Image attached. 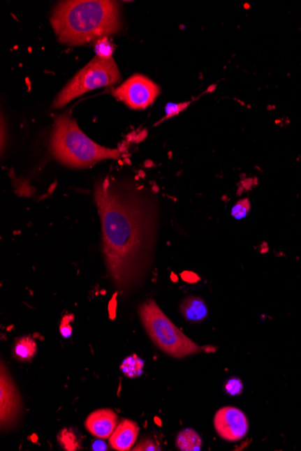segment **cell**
<instances>
[{
	"label": "cell",
	"mask_w": 301,
	"mask_h": 451,
	"mask_svg": "<svg viewBox=\"0 0 301 451\" xmlns=\"http://www.w3.org/2000/svg\"><path fill=\"white\" fill-rule=\"evenodd\" d=\"M102 229V253L115 287L129 293L140 285L153 263L158 231L157 207L147 195L110 182L94 186Z\"/></svg>",
	"instance_id": "1"
},
{
	"label": "cell",
	"mask_w": 301,
	"mask_h": 451,
	"mask_svg": "<svg viewBox=\"0 0 301 451\" xmlns=\"http://www.w3.org/2000/svg\"><path fill=\"white\" fill-rule=\"evenodd\" d=\"M50 21L61 43L88 45L119 32V4L110 0L61 2L52 11Z\"/></svg>",
	"instance_id": "2"
},
{
	"label": "cell",
	"mask_w": 301,
	"mask_h": 451,
	"mask_svg": "<svg viewBox=\"0 0 301 451\" xmlns=\"http://www.w3.org/2000/svg\"><path fill=\"white\" fill-rule=\"evenodd\" d=\"M50 149L58 161L73 169H82L104 160H117L121 156L117 149L105 148L89 139L69 114H61L55 119Z\"/></svg>",
	"instance_id": "3"
},
{
	"label": "cell",
	"mask_w": 301,
	"mask_h": 451,
	"mask_svg": "<svg viewBox=\"0 0 301 451\" xmlns=\"http://www.w3.org/2000/svg\"><path fill=\"white\" fill-rule=\"evenodd\" d=\"M139 316L149 337L161 350L169 356L182 359L210 351L213 347H203L191 340L161 310L154 300H148L138 308Z\"/></svg>",
	"instance_id": "4"
},
{
	"label": "cell",
	"mask_w": 301,
	"mask_h": 451,
	"mask_svg": "<svg viewBox=\"0 0 301 451\" xmlns=\"http://www.w3.org/2000/svg\"><path fill=\"white\" fill-rule=\"evenodd\" d=\"M120 80L121 74L114 58L97 55L61 89L52 103V108H63L91 90L115 85Z\"/></svg>",
	"instance_id": "5"
},
{
	"label": "cell",
	"mask_w": 301,
	"mask_h": 451,
	"mask_svg": "<svg viewBox=\"0 0 301 451\" xmlns=\"http://www.w3.org/2000/svg\"><path fill=\"white\" fill-rule=\"evenodd\" d=\"M160 91V87L153 80L135 74L115 89L113 96L131 110H144L153 104Z\"/></svg>",
	"instance_id": "6"
},
{
	"label": "cell",
	"mask_w": 301,
	"mask_h": 451,
	"mask_svg": "<svg viewBox=\"0 0 301 451\" xmlns=\"http://www.w3.org/2000/svg\"><path fill=\"white\" fill-rule=\"evenodd\" d=\"M214 427L223 440L237 443L247 436L249 422L243 411L235 406H225L214 416Z\"/></svg>",
	"instance_id": "7"
},
{
	"label": "cell",
	"mask_w": 301,
	"mask_h": 451,
	"mask_svg": "<svg viewBox=\"0 0 301 451\" xmlns=\"http://www.w3.org/2000/svg\"><path fill=\"white\" fill-rule=\"evenodd\" d=\"M22 410L21 397L4 364L0 374V424L8 429L17 422Z\"/></svg>",
	"instance_id": "8"
},
{
	"label": "cell",
	"mask_w": 301,
	"mask_h": 451,
	"mask_svg": "<svg viewBox=\"0 0 301 451\" xmlns=\"http://www.w3.org/2000/svg\"><path fill=\"white\" fill-rule=\"evenodd\" d=\"M119 425V417L114 411L99 409L88 416L85 427L92 435L98 438H108Z\"/></svg>",
	"instance_id": "9"
},
{
	"label": "cell",
	"mask_w": 301,
	"mask_h": 451,
	"mask_svg": "<svg viewBox=\"0 0 301 451\" xmlns=\"http://www.w3.org/2000/svg\"><path fill=\"white\" fill-rule=\"evenodd\" d=\"M139 428L131 420H123L110 437L112 449L119 451L130 450L138 440Z\"/></svg>",
	"instance_id": "10"
},
{
	"label": "cell",
	"mask_w": 301,
	"mask_h": 451,
	"mask_svg": "<svg viewBox=\"0 0 301 451\" xmlns=\"http://www.w3.org/2000/svg\"><path fill=\"white\" fill-rule=\"evenodd\" d=\"M179 312L189 323H201L209 316L206 302L200 297H188L179 304Z\"/></svg>",
	"instance_id": "11"
},
{
	"label": "cell",
	"mask_w": 301,
	"mask_h": 451,
	"mask_svg": "<svg viewBox=\"0 0 301 451\" xmlns=\"http://www.w3.org/2000/svg\"><path fill=\"white\" fill-rule=\"evenodd\" d=\"M36 342L29 336H24L15 341L12 349L15 359L21 362H31L36 356Z\"/></svg>",
	"instance_id": "12"
},
{
	"label": "cell",
	"mask_w": 301,
	"mask_h": 451,
	"mask_svg": "<svg viewBox=\"0 0 301 451\" xmlns=\"http://www.w3.org/2000/svg\"><path fill=\"white\" fill-rule=\"evenodd\" d=\"M176 447L182 451H198L203 448V440L193 429L188 428L179 432Z\"/></svg>",
	"instance_id": "13"
},
{
	"label": "cell",
	"mask_w": 301,
	"mask_h": 451,
	"mask_svg": "<svg viewBox=\"0 0 301 451\" xmlns=\"http://www.w3.org/2000/svg\"><path fill=\"white\" fill-rule=\"evenodd\" d=\"M145 362L138 355L127 357L121 364L120 369L130 378H138L144 372Z\"/></svg>",
	"instance_id": "14"
},
{
	"label": "cell",
	"mask_w": 301,
	"mask_h": 451,
	"mask_svg": "<svg viewBox=\"0 0 301 451\" xmlns=\"http://www.w3.org/2000/svg\"><path fill=\"white\" fill-rule=\"evenodd\" d=\"M251 209V204L247 198L239 200L237 204L232 208V216L235 219L241 220L244 219L249 213Z\"/></svg>",
	"instance_id": "15"
},
{
	"label": "cell",
	"mask_w": 301,
	"mask_h": 451,
	"mask_svg": "<svg viewBox=\"0 0 301 451\" xmlns=\"http://www.w3.org/2000/svg\"><path fill=\"white\" fill-rule=\"evenodd\" d=\"M225 390L229 396L235 397L242 394L244 390L243 382L237 378L228 379L225 385Z\"/></svg>",
	"instance_id": "16"
},
{
	"label": "cell",
	"mask_w": 301,
	"mask_h": 451,
	"mask_svg": "<svg viewBox=\"0 0 301 451\" xmlns=\"http://www.w3.org/2000/svg\"><path fill=\"white\" fill-rule=\"evenodd\" d=\"M96 52H97V55L101 56V57L110 58L112 57L113 47L108 42L107 38H103L97 42Z\"/></svg>",
	"instance_id": "17"
},
{
	"label": "cell",
	"mask_w": 301,
	"mask_h": 451,
	"mask_svg": "<svg viewBox=\"0 0 301 451\" xmlns=\"http://www.w3.org/2000/svg\"><path fill=\"white\" fill-rule=\"evenodd\" d=\"M135 451H156L161 450L160 445L155 443L154 440L150 438H142L139 443L136 445L133 450Z\"/></svg>",
	"instance_id": "18"
},
{
	"label": "cell",
	"mask_w": 301,
	"mask_h": 451,
	"mask_svg": "<svg viewBox=\"0 0 301 451\" xmlns=\"http://www.w3.org/2000/svg\"><path fill=\"white\" fill-rule=\"evenodd\" d=\"M189 104V103H179V104L168 103L166 107V116L164 117V119L177 116V114L184 110L185 108L188 107Z\"/></svg>",
	"instance_id": "19"
},
{
	"label": "cell",
	"mask_w": 301,
	"mask_h": 451,
	"mask_svg": "<svg viewBox=\"0 0 301 451\" xmlns=\"http://www.w3.org/2000/svg\"><path fill=\"white\" fill-rule=\"evenodd\" d=\"M73 316H65L61 321L60 326L61 334L63 335L64 338L71 337V332H73V328H71V322L73 321Z\"/></svg>",
	"instance_id": "20"
},
{
	"label": "cell",
	"mask_w": 301,
	"mask_h": 451,
	"mask_svg": "<svg viewBox=\"0 0 301 451\" xmlns=\"http://www.w3.org/2000/svg\"><path fill=\"white\" fill-rule=\"evenodd\" d=\"M92 450H95V451L107 450V445H105L103 441H101V440L95 441L94 443H93L92 444Z\"/></svg>",
	"instance_id": "21"
}]
</instances>
